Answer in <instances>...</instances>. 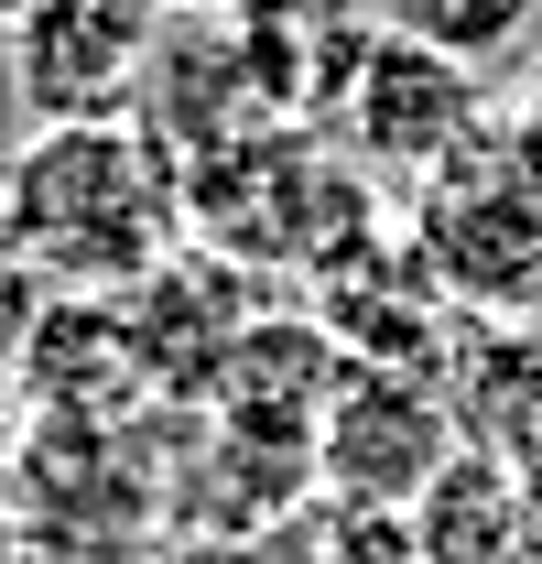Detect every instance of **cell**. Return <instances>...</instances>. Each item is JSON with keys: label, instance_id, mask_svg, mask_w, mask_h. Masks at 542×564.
<instances>
[{"label": "cell", "instance_id": "cell-15", "mask_svg": "<svg viewBox=\"0 0 542 564\" xmlns=\"http://www.w3.org/2000/svg\"><path fill=\"white\" fill-rule=\"evenodd\" d=\"M11 434H22V413H11V380H0V467H11Z\"/></svg>", "mask_w": 542, "mask_h": 564}, {"label": "cell", "instance_id": "cell-9", "mask_svg": "<svg viewBox=\"0 0 542 564\" xmlns=\"http://www.w3.org/2000/svg\"><path fill=\"white\" fill-rule=\"evenodd\" d=\"M369 11H380V33H402L423 55H456L467 76L510 66L542 33V0H369Z\"/></svg>", "mask_w": 542, "mask_h": 564}, {"label": "cell", "instance_id": "cell-4", "mask_svg": "<svg viewBox=\"0 0 542 564\" xmlns=\"http://www.w3.org/2000/svg\"><path fill=\"white\" fill-rule=\"evenodd\" d=\"M337 131H347V152H358L369 174L423 185V174H445V163L488 131V87H477L456 55H423L402 33H380L369 66H358V87L337 98Z\"/></svg>", "mask_w": 542, "mask_h": 564}, {"label": "cell", "instance_id": "cell-12", "mask_svg": "<svg viewBox=\"0 0 542 564\" xmlns=\"http://www.w3.org/2000/svg\"><path fill=\"white\" fill-rule=\"evenodd\" d=\"M44 315H55V293H44V282L0 250V380L22 369V348H33V326H44Z\"/></svg>", "mask_w": 542, "mask_h": 564}, {"label": "cell", "instance_id": "cell-5", "mask_svg": "<svg viewBox=\"0 0 542 564\" xmlns=\"http://www.w3.org/2000/svg\"><path fill=\"white\" fill-rule=\"evenodd\" d=\"M380 44V11L369 0H239L228 11V55L239 87L271 131H304V120H337V98L358 87Z\"/></svg>", "mask_w": 542, "mask_h": 564}, {"label": "cell", "instance_id": "cell-11", "mask_svg": "<svg viewBox=\"0 0 542 564\" xmlns=\"http://www.w3.org/2000/svg\"><path fill=\"white\" fill-rule=\"evenodd\" d=\"M315 532H250V543H217V532H163L141 564H304Z\"/></svg>", "mask_w": 542, "mask_h": 564}, {"label": "cell", "instance_id": "cell-7", "mask_svg": "<svg viewBox=\"0 0 542 564\" xmlns=\"http://www.w3.org/2000/svg\"><path fill=\"white\" fill-rule=\"evenodd\" d=\"M445 413H456V445L510 467V478H542V337L532 326H488L477 348L445 358Z\"/></svg>", "mask_w": 542, "mask_h": 564}, {"label": "cell", "instance_id": "cell-13", "mask_svg": "<svg viewBox=\"0 0 542 564\" xmlns=\"http://www.w3.org/2000/svg\"><path fill=\"white\" fill-rule=\"evenodd\" d=\"M0 564H22V489H11V467H0Z\"/></svg>", "mask_w": 542, "mask_h": 564}, {"label": "cell", "instance_id": "cell-3", "mask_svg": "<svg viewBox=\"0 0 542 564\" xmlns=\"http://www.w3.org/2000/svg\"><path fill=\"white\" fill-rule=\"evenodd\" d=\"M152 55H163L152 0H33L22 33L0 44V76L33 131H66V120H131Z\"/></svg>", "mask_w": 542, "mask_h": 564}, {"label": "cell", "instance_id": "cell-14", "mask_svg": "<svg viewBox=\"0 0 542 564\" xmlns=\"http://www.w3.org/2000/svg\"><path fill=\"white\" fill-rule=\"evenodd\" d=\"M152 11H163V22H228L239 0H152Z\"/></svg>", "mask_w": 542, "mask_h": 564}, {"label": "cell", "instance_id": "cell-16", "mask_svg": "<svg viewBox=\"0 0 542 564\" xmlns=\"http://www.w3.org/2000/svg\"><path fill=\"white\" fill-rule=\"evenodd\" d=\"M22 11H33V0H0V44H11V33H22Z\"/></svg>", "mask_w": 542, "mask_h": 564}, {"label": "cell", "instance_id": "cell-6", "mask_svg": "<svg viewBox=\"0 0 542 564\" xmlns=\"http://www.w3.org/2000/svg\"><path fill=\"white\" fill-rule=\"evenodd\" d=\"M152 402L141 348L109 293H55V315L33 326V348L11 369V413L22 423H131Z\"/></svg>", "mask_w": 542, "mask_h": 564}, {"label": "cell", "instance_id": "cell-1", "mask_svg": "<svg viewBox=\"0 0 542 564\" xmlns=\"http://www.w3.org/2000/svg\"><path fill=\"white\" fill-rule=\"evenodd\" d=\"M0 250L44 293H131L185 250V174L131 120H66L0 152Z\"/></svg>", "mask_w": 542, "mask_h": 564}, {"label": "cell", "instance_id": "cell-8", "mask_svg": "<svg viewBox=\"0 0 542 564\" xmlns=\"http://www.w3.org/2000/svg\"><path fill=\"white\" fill-rule=\"evenodd\" d=\"M412 532H423V564H542V510L510 467H488L456 445V467L412 499Z\"/></svg>", "mask_w": 542, "mask_h": 564}, {"label": "cell", "instance_id": "cell-10", "mask_svg": "<svg viewBox=\"0 0 542 564\" xmlns=\"http://www.w3.org/2000/svg\"><path fill=\"white\" fill-rule=\"evenodd\" d=\"M304 564H423V532H412V510H315Z\"/></svg>", "mask_w": 542, "mask_h": 564}, {"label": "cell", "instance_id": "cell-2", "mask_svg": "<svg viewBox=\"0 0 542 564\" xmlns=\"http://www.w3.org/2000/svg\"><path fill=\"white\" fill-rule=\"evenodd\" d=\"M456 467V413L412 369H337L315 413V510H412Z\"/></svg>", "mask_w": 542, "mask_h": 564}]
</instances>
